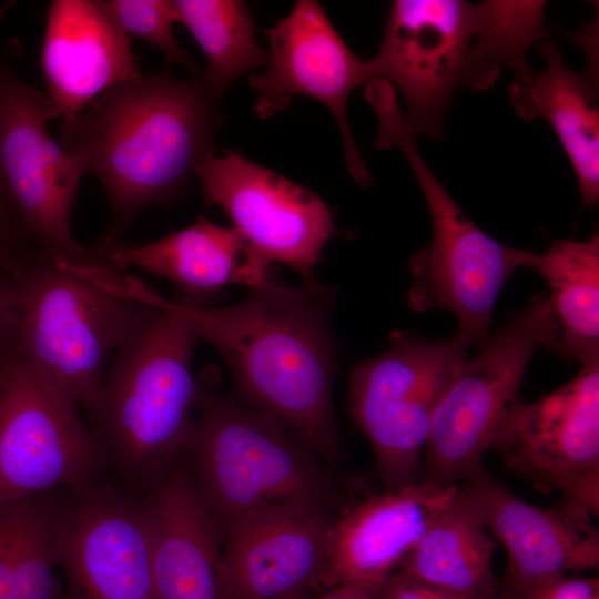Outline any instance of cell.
I'll use <instances>...</instances> for the list:
<instances>
[{"instance_id": "d6a6232c", "label": "cell", "mask_w": 599, "mask_h": 599, "mask_svg": "<svg viewBox=\"0 0 599 599\" xmlns=\"http://www.w3.org/2000/svg\"><path fill=\"white\" fill-rule=\"evenodd\" d=\"M306 591L304 592H297V593H294V595H290V596H286V597H283V598H280V599H308L305 595Z\"/></svg>"}, {"instance_id": "ffe728a7", "label": "cell", "mask_w": 599, "mask_h": 599, "mask_svg": "<svg viewBox=\"0 0 599 599\" xmlns=\"http://www.w3.org/2000/svg\"><path fill=\"white\" fill-rule=\"evenodd\" d=\"M149 528L154 599H224L222 530L189 465H171L151 480L141 502Z\"/></svg>"}, {"instance_id": "4316f807", "label": "cell", "mask_w": 599, "mask_h": 599, "mask_svg": "<svg viewBox=\"0 0 599 599\" xmlns=\"http://www.w3.org/2000/svg\"><path fill=\"white\" fill-rule=\"evenodd\" d=\"M102 8L130 38L135 37L162 51L170 63L199 74L187 53L175 39L176 23L172 0H99Z\"/></svg>"}, {"instance_id": "f546056e", "label": "cell", "mask_w": 599, "mask_h": 599, "mask_svg": "<svg viewBox=\"0 0 599 599\" xmlns=\"http://www.w3.org/2000/svg\"><path fill=\"white\" fill-rule=\"evenodd\" d=\"M377 599H463L423 583L399 571L392 573L382 586Z\"/></svg>"}, {"instance_id": "4fadbf2b", "label": "cell", "mask_w": 599, "mask_h": 599, "mask_svg": "<svg viewBox=\"0 0 599 599\" xmlns=\"http://www.w3.org/2000/svg\"><path fill=\"white\" fill-rule=\"evenodd\" d=\"M194 175L204 202L222 209L252 248L317 286L314 268L336 227L315 193L235 151L211 154Z\"/></svg>"}, {"instance_id": "8fae6325", "label": "cell", "mask_w": 599, "mask_h": 599, "mask_svg": "<svg viewBox=\"0 0 599 599\" xmlns=\"http://www.w3.org/2000/svg\"><path fill=\"white\" fill-rule=\"evenodd\" d=\"M55 112L45 92L0 59V163L21 222L41 251L74 261L91 258L72 234L71 219L83 175L48 131Z\"/></svg>"}, {"instance_id": "603a6c76", "label": "cell", "mask_w": 599, "mask_h": 599, "mask_svg": "<svg viewBox=\"0 0 599 599\" xmlns=\"http://www.w3.org/2000/svg\"><path fill=\"white\" fill-rule=\"evenodd\" d=\"M495 549L496 540L458 489L399 568L463 599H498Z\"/></svg>"}, {"instance_id": "836d02e7", "label": "cell", "mask_w": 599, "mask_h": 599, "mask_svg": "<svg viewBox=\"0 0 599 599\" xmlns=\"http://www.w3.org/2000/svg\"><path fill=\"white\" fill-rule=\"evenodd\" d=\"M592 599H599V595L595 596Z\"/></svg>"}, {"instance_id": "f1b7e54d", "label": "cell", "mask_w": 599, "mask_h": 599, "mask_svg": "<svg viewBox=\"0 0 599 599\" xmlns=\"http://www.w3.org/2000/svg\"><path fill=\"white\" fill-rule=\"evenodd\" d=\"M597 595L598 578L573 579L560 576L540 585L522 599H592Z\"/></svg>"}, {"instance_id": "30bf717a", "label": "cell", "mask_w": 599, "mask_h": 599, "mask_svg": "<svg viewBox=\"0 0 599 599\" xmlns=\"http://www.w3.org/2000/svg\"><path fill=\"white\" fill-rule=\"evenodd\" d=\"M105 459L80 409L12 354L0 367V505L95 484Z\"/></svg>"}, {"instance_id": "8992f818", "label": "cell", "mask_w": 599, "mask_h": 599, "mask_svg": "<svg viewBox=\"0 0 599 599\" xmlns=\"http://www.w3.org/2000/svg\"><path fill=\"white\" fill-rule=\"evenodd\" d=\"M87 261L40 252L9 274L8 295L20 357L90 413L111 359L150 307L95 281Z\"/></svg>"}, {"instance_id": "484cf974", "label": "cell", "mask_w": 599, "mask_h": 599, "mask_svg": "<svg viewBox=\"0 0 599 599\" xmlns=\"http://www.w3.org/2000/svg\"><path fill=\"white\" fill-rule=\"evenodd\" d=\"M176 22L183 24L203 51L207 88L221 100L241 75L267 62L256 41L248 7L240 0H175Z\"/></svg>"}, {"instance_id": "1f68e13d", "label": "cell", "mask_w": 599, "mask_h": 599, "mask_svg": "<svg viewBox=\"0 0 599 599\" xmlns=\"http://www.w3.org/2000/svg\"><path fill=\"white\" fill-rule=\"evenodd\" d=\"M379 588L346 583L329 588L319 599H377Z\"/></svg>"}, {"instance_id": "e0dca14e", "label": "cell", "mask_w": 599, "mask_h": 599, "mask_svg": "<svg viewBox=\"0 0 599 599\" xmlns=\"http://www.w3.org/2000/svg\"><path fill=\"white\" fill-rule=\"evenodd\" d=\"M338 515L316 506L275 505L227 524L219 567L224 599H280L323 585Z\"/></svg>"}, {"instance_id": "44dd1931", "label": "cell", "mask_w": 599, "mask_h": 599, "mask_svg": "<svg viewBox=\"0 0 599 599\" xmlns=\"http://www.w3.org/2000/svg\"><path fill=\"white\" fill-rule=\"evenodd\" d=\"M109 265L138 268L165 278L186 295H205L230 285H268L270 263L233 226L199 216L192 224L139 245H112Z\"/></svg>"}, {"instance_id": "9a60e30c", "label": "cell", "mask_w": 599, "mask_h": 599, "mask_svg": "<svg viewBox=\"0 0 599 599\" xmlns=\"http://www.w3.org/2000/svg\"><path fill=\"white\" fill-rule=\"evenodd\" d=\"M60 500L59 599H154L143 507L95 484Z\"/></svg>"}, {"instance_id": "2e32d148", "label": "cell", "mask_w": 599, "mask_h": 599, "mask_svg": "<svg viewBox=\"0 0 599 599\" xmlns=\"http://www.w3.org/2000/svg\"><path fill=\"white\" fill-rule=\"evenodd\" d=\"M458 489L507 552L498 598L522 599L566 572L598 569L599 532L586 507L565 498L551 507L532 505L485 469Z\"/></svg>"}, {"instance_id": "5b68a950", "label": "cell", "mask_w": 599, "mask_h": 599, "mask_svg": "<svg viewBox=\"0 0 599 599\" xmlns=\"http://www.w3.org/2000/svg\"><path fill=\"white\" fill-rule=\"evenodd\" d=\"M217 380L214 368L183 454L221 530L267 506L307 505L341 514L357 501L303 439L272 416L219 394Z\"/></svg>"}, {"instance_id": "cb8c5ba5", "label": "cell", "mask_w": 599, "mask_h": 599, "mask_svg": "<svg viewBox=\"0 0 599 599\" xmlns=\"http://www.w3.org/2000/svg\"><path fill=\"white\" fill-rule=\"evenodd\" d=\"M548 283V300L559 324L549 348L569 361H599V236L555 240L530 266Z\"/></svg>"}, {"instance_id": "ba28073f", "label": "cell", "mask_w": 599, "mask_h": 599, "mask_svg": "<svg viewBox=\"0 0 599 599\" xmlns=\"http://www.w3.org/2000/svg\"><path fill=\"white\" fill-rule=\"evenodd\" d=\"M558 335L548 296L538 293L489 335L478 355L463 362L433 414L423 481L459 485L484 470L483 457L519 399L535 352L540 346L549 348Z\"/></svg>"}, {"instance_id": "3957f363", "label": "cell", "mask_w": 599, "mask_h": 599, "mask_svg": "<svg viewBox=\"0 0 599 599\" xmlns=\"http://www.w3.org/2000/svg\"><path fill=\"white\" fill-rule=\"evenodd\" d=\"M536 40L535 23L517 1L396 0L367 64L370 81L400 94L408 129L438 141L454 93L490 88L502 67L515 80L529 77L526 58Z\"/></svg>"}, {"instance_id": "52a82bcc", "label": "cell", "mask_w": 599, "mask_h": 599, "mask_svg": "<svg viewBox=\"0 0 599 599\" xmlns=\"http://www.w3.org/2000/svg\"><path fill=\"white\" fill-rule=\"evenodd\" d=\"M379 126L375 145L398 148L420 186L432 221V238L409 260L413 283L407 305L417 312L443 308L458 323L468 349L486 344L497 297L508 278L529 267L535 252L499 243L466 216L423 159L393 95L373 104Z\"/></svg>"}, {"instance_id": "d6986e66", "label": "cell", "mask_w": 599, "mask_h": 599, "mask_svg": "<svg viewBox=\"0 0 599 599\" xmlns=\"http://www.w3.org/2000/svg\"><path fill=\"white\" fill-rule=\"evenodd\" d=\"M40 68L61 134L97 97L142 77L130 38L99 0L50 3Z\"/></svg>"}, {"instance_id": "5bb4252c", "label": "cell", "mask_w": 599, "mask_h": 599, "mask_svg": "<svg viewBox=\"0 0 599 599\" xmlns=\"http://www.w3.org/2000/svg\"><path fill=\"white\" fill-rule=\"evenodd\" d=\"M265 33L271 49L268 67L250 78L260 93L255 114L264 120L272 118L295 95L322 102L336 120L351 175L359 185H370L372 176L352 134L346 108L352 91L370 81L367 61L349 49L316 1H296L291 12Z\"/></svg>"}, {"instance_id": "277c9868", "label": "cell", "mask_w": 599, "mask_h": 599, "mask_svg": "<svg viewBox=\"0 0 599 599\" xmlns=\"http://www.w3.org/2000/svg\"><path fill=\"white\" fill-rule=\"evenodd\" d=\"M148 306L111 359L89 413L106 458L138 481L152 480L183 455L214 370H193L199 339L183 319Z\"/></svg>"}, {"instance_id": "7c38bea8", "label": "cell", "mask_w": 599, "mask_h": 599, "mask_svg": "<svg viewBox=\"0 0 599 599\" xmlns=\"http://www.w3.org/2000/svg\"><path fill=\"white\" fill-rule=\"evenodd\" d=\"M505 466L599 514V361L534 402L517 399L494 441Z\"/></svg>"}, {"instance_id": "d4e9b609", "label": "cell", "mask_w": 599, "mask_h": 599, "mask_svg": "<svg viewBox=\"0 0 599 599\" xmlns=\"http://www.w3.org/2000/svg\"><path fill=\"white\" fill-rule=\"evenodd\" d=\"M53 493L0 505V599H57L60 500Z\"/></svg>"}, {"instance_id": "6da1fadb", "label": "cell", "mask_w": 599, "mask_h": 599, "mask_svg": "<svg viewBox=\"0 0 599 599\" xmlns=\"http://www.w3.org/2000/svg\"><path fill=\"white\" fill-rule=\"evenodd\" d=\"M121 293L183 319L223 358L237 400L265 413L303 439L331 466L344 459L332 388L337 343L327 288L271 282L229 306L165 298L126 275Z\"/></svg>"}, {"instance_id": "7402d4cb", "label": "cell", "mask_w": 599, "mask_h": 599, "mask_svg": "<svg viewBox=\"0 0 599 599\" xmlns=\"http://www.w3.org/2000/svg\"><path fill=\"white\" fill-rule=\"evenodd\" d=\"M547 65L522 82H514L508 99L524 120L545 119L573 169L583 206L599 201L598 77L576 73L564 63L550 40L538 43Z\"/></svg>"}, {"instance_id": "9c48e42d", "label": "cell", "mask_w": 599, "mask_h": 599, "mask_svg": "<svg viewBox=\"0 0 599 599\" xmlns=\"http://www.w3.org/2000/svg\"><path fill=\"white\" fill-rule=\"evenodd\" d=\"M384 353L349 372L348 407L368 439L385 489L422 480L433 414L466 359L457 337L428 339L406 331Z\"/></svg>"}, {"instance_id": "ac0fdd59", "label": "cell", "mask_w": 599, "mask_h": 599, "mask_svg": "<svg viewBox=\"0 0 599 599\" xmlns=\"http://www.w3.org/2000/svg\"><path fill=\"white\" fill-rule=\"evenodd\" d=\"M457 490L420 480L355 501L334 521L323 585L380 589Z\"/></svg>"}, {"instance_id": "7a4b0ae2", "label": "cell", "mask_w": 599, "mask_h": 599, "mask_svg": "<svg viewBox=\"0 0 599 599\" xmlns=\"http://www.w3.org/2000/svg\"><path fill=\"white\" fill-rule=\"evenodd\" d=\"M221 122L220 99L201 73L142 75L106 90L79 113L60 144L104 190L110 221L102 243L119 244L143 211L184 191L213 154Z\"/></svg>"}, {"instance_id": "d590c367", "label": "cell", "mask_w": 599, "mask_h": 599, "mask_svg": "<svg viewBox=\"0 0 599 599\" xmlns=\"http://www.w3.org/2000/svg\"><path fill=\"white\" fill-rule=\"evenodd\" d=\"M498 599H500V598H498Z\"/></svg>"}, {"instance_id": "83f0119b", "label": "cell", "mask_w": 599, "mask_h": 599, "mask_svg": "<svg viewBox=\"0 0 599 599\" xmlns=\"http://www.w3.org/2000/svg\"><path fill=\"white\" fill-rule=\"evenodd\" d=\"M39 252L21 222L0 163V267L13 272Z\"/></svg>"}, {"instance_id": "e575fe53", "label": "cell", "mask_w": 599, "mask_h": 599, "mask_svg": "<svg viewBox=\"0 0 599 599\" xmlns=\"http://www.w3.org/2000/svg\"><path fill=\"white\" fill-rule=\"evenodd\" d=\"M60 593H61V592H60ZM59 597H60V595H59ZM59 597H58L57 599H59Z\"/></svg>"}, {"instance_id": "4dcf8cb0", "label": "cell", "mask_w": 599, "mask_h": 599, "mask_svg": "<svg viewBox=\"0 0 599 599\" xmlns=\"http://www.w3.org/2000/svg\"><path fill=\"white\" fill-rule=\"evenodd\" d=\"M9 274L0 268V367L17 352L16 325L8 295Z\"/></svg>"}]
</instances>
